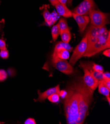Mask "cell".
I'll list each match as a JSON object with an SVG mask.
<instances>
[{"mask_svg": "<svg viewBox=\"0 0 110 124\" xmlns=\"http://www.w3.org/2000/svg\"><path fill=\"white\" fill-rule=\"evenodd\" d=\"M80 93L73 82L67 88L64 97V110L67 123L76 124L79 114Z\"/></svg>", "mask_w": 110, "mask_h": 124, "instance_id": "6da1fadb", "label": "cell"}, {"mask_svg": "<svg viewBox=\"0 0 110 124\" xmlns=\"http://www.w3.org/2000/svg\"><path fill=\"white\" fill-rule=\"evenodd\" d=\"M74 82L80 93L79 114L76 124H82L87 115L88 108L93 101V91L86 85L81 77L77 79Z\"/></svg>", "mask_w": 110, "mask_h": 124, "instance_id": "7a4b0ae2", "label": "cell"}, {"mask_svg": "<svg viewBox=\"0 0 110 124\" xmlns=\"http://www.w3.org/2000/svg\"><path fill=\"white\" fill-rule=\"evenodd\" d=\"M110 47V33L105 26L101 28V32L97 41L89 48H87L83 56L91 57L104 49Z\"/></svg>", "mask_w": 110, "mask_h": 124, "instance_id": "3957f363", "label": "cell"}, {"mask_svg": "<svg viewBox=\"0 0 110 124\" xmlns=\"http://www.w3.org/2000/svg\"><path fill=\"white\" fill-rule=\"evenodd\" d=\"M88 15L91 25L96 27L102 28L110 23L109 14L104 13L95 8L91 9Z\"/></svg>", "mask_w": 110, "mask_h": 124, "instance_id": "277c9868", "label": "cell"}, {"mask_svg": "<svg viewBox=\"0 0 110 124\" xmlns=\"http://www.w3.org/2000/svg\"><path fill=\"white\" fill-rule=\"evenodd\" d=\"M51 63L55 68L66 75H71L74 73V68L67 60L52 56Z\"/></svg>", "mask_w": 110, "mask_h": 124, "instance_id": "5b68a950", "label": "cell"}, {"mask_svg": "<svg viewBox=\"0 0 110 124\" xmlns=\"http://www.w3.org/2000/svg\"><path fill=\"white\" fill-rule=\"evenodd\" d=\"M87 47L88 43L87 38L84 36L74 49L70 59L69 63L72 65H74L78 60L83 56L85 52L87 51Z\"/></svg>", "mask_w": 110, "mask_h": 124, "instance_id": "8992f818", "label": "cell"}, {"mask_svg": "<svg viewBox=\"0 0 110 124\" xmlns=\"http://www.w3.org/2000/svg\"><path fill=\"white\" fill-rule=\"evenodd\" d=\"M96 4L94 0H83L77 7L72 11V12L80 15L86 16L91 9L95 8Z\"/></svg>", "mask_w": 110, "mask_h": 124, "instance_id": "52a82bcc", "label": "cell"}, {"mask_svg": "<svg viewBox=\"0 0 110 124\" xmlns=\"http://www.w3.org/2000/svg\"><path fill=\"white\" fill-rule=\"evenodd\" d=\"M101 28L96 27L92 25L88 28L84 36L87 38L88 43L87 48L91 47L98 39L101 32Z\"/></svg>", "mask_w": 110, "mask_h": 124, "instance_id": "ba28073f", "label": "cell"}, {"mask_svg": "<svg viewBox=\"0 0 110 124\" xmlns=\"http://www.w3.org/2000/svg\"><path fill=\"white\" fill-rule=\"evenodd\" d=\"M84 71V76L83 77V81L87 86L92 90L95 91L98 87V81L96 80L92 75L89 70L87 68L82 67Z\"/></svg>", "mask_w": 110, "mask_h": 124, "instance_id": "9c48e42d", "label": "cell"}, {"mask_svg": "<svg viewBox=\"0 0 110 124\" xmlns=\"http://www.w3.org/2000/svg\"><path fill=\"white\" fill-rule=\"evenodd\" d=\"M72 16L74 18L78 25L80 33L81 34L83 33L90 21L89 16H87L80 15L73 13V12Z\"/></svg>", "mask_w": 110, "mask_h": 124, "instance_id": "30bf717a", "label": "cell"}, {"mask_svg": "<svg viewBox=\"0 0 110 124\" xmlns=\"http://www.w3.org/2000/svg\"><path fill=\"white\" fill-rule=\"evenodd\" d=\"M60 92V86L59 85H56L55 87L51 88L48 89L47 90L45 91L44 93H41L39 91H38V98L37 99L36 101H44L47 97L52 95V94L54 93H59Z\"/></svg>", "mask_w": 110, "mask_h": 124, "instance_id": "8fae6325", "label": "cell"}, {"mask_svg": "<svg viewBox=\"0 0 110 124\" xmlns=\"http://www.w3.org/2000/svg\"><path fill=\"white\" fill-rule=\"evenodd\" d=\"M57 13L59 16H64V17L69 18L72 16V11L66 7L65 5H63L58 3L55 5Z\"/></svg>", "mask_w": 110, "mask_h": 124, "instance_id": "7c38bea8", "label": "cell"}, {"mask_svg": "<svg viewBox=\"0 0 110 124\" xmlns=\"http://www.w3.org/2000/svg\"><path fill=\"white\" fill-rule=\"evenodd\" d=\"M52 56L57 57L61 59L67 60L70 57V52L64 48H54Z\"/></svg>", "mask_w": 110, "mask_h": 124, "instance_id": "4fadbf2b", "label": "cell"}, {"mask_svg": "<svg viewBox=\"0 0 110 124\" xmlns=\"http://www.w3.org/2000/svg\"><path fill=\"white\" fill-rule=\"evenodd\" d=\"M98 91L99 93L106 97L110 96V89H109L103 81L98 82Z\"/></svg>", "mask_w": 110, "mask_h": 124, "instance_id": "5bb4252c", "label": "cell"}, {"mask_svg": "<svg viewBox=\"0 0 110 124\" xmlns=\"http://www.w3.org/2000/svg\"><path fill=\"white\" fill-rule=\"evenodd\" d=\"M43 14L45 22H46L47 25H48L49 26H51L52 25H53L51 14L49 11V10L45 8L43 11Z\"/></svg>", "mask_w": 110, "mask_h": 124, "instance_id": "9a60e30c", "label": "cell"}, {"mask_svg": "<svg viewBox=\"0 0 110 124\" xmlns=\"http://www.w3.org/2000/svg\"><path fill=\"white\" fill-rule=\"evenodd\" d=\"M60 36L62 41L63 42L69 43L71 39V34L70 31V29L60 32Z\"/></svg>", "mask_w": 110, "mask_h": 124, "instance_id": "2e32d148", "label": "cell"}, {"mask_svg": "<svg viewBox=\"0 0 110 124\" xmlns=\"http://www.w3.org/2000/svg\"><path fill=\"white\" fill-rule=\"evenodd\" d=\"M91 68V67H90L89 68V69H88V70H89V71L92 74V75L94 76V77L96 80L98 81V82L99 81H103L104 80V75H103V73H103V72H98V71H94Z\"/></svg>", "mask_w": 110, "mask_h": 124, "instance_id": "e0dca14e", "label": "cell"}, {"mask_svg": "<svg viewBox=\"0 0 110 124\" xmlns=\"http://www.w3.org/2000/svg\"><path fill=\"white\" fill-rule=\"evenodd\" d=\"M58 25L60 32L66 30L67 29H69V27L68 26L66 20L63 18H61L60 19Z\"/></svg>", "mask_w": 110, "mask_h": 124, "instance_id": "ac0fdd59", "label": "cell"}, {"mask_svg": "<svg viewBox=\"0 0 110 124\" xmlns=\"http://www.w3.org/2000/svg\"><path fill=\"white\" fill-rule=\"evenodd\" d=\"M60 33V31L58 26V25L56 24L54 25L51 29V35L53 41H55Z\"/></svg>", "mask_w": 110, "mask_h": 124, "instance_id": "d6986e66", "label": "cell"}, {"mask_svg": "<svg viewBox=\"0 0 110 124\" xmlns=\"http://www.w3.org/2000/svg\"><path fill=\"white\" fill-rule=\"evenodd\" d=\"M65 48L69 52H71L73 51V47L70 45L69 43H65L63 42H59L56 44L54 48Z\"/></svg>", "mask_w": 110, "mask_h": 124, "instance_id": "ffe728a7", "label": "cell"}, {"mask_svg": "<svg viewBox=\"0 0 110 124\" xmlns=\"http://www.w3.org/2000/svg\"><path fill=\"white\" fill-rule=\"evenodd\" d=\"M48 100L49 101H50L52 103H57L59 101L60 95L59 93H54L52 95L49 96L48 97Z\"/></svg>", "mask_w": 110, "mask_h": 124, "instance_id": "44dd1931", "label": "cell"}, {"mask_svg": "<svg viewBox=\"0 0 110 124\" xmlns=\"http://www.w3.org/2000/svg\"><path fill=\"white\" fill-rule=\"evenodd\" d=\"M0 56L3 59H7L9 56V53L7 48L1 49L0 52Z\"/></svg>", "mask_w": 110, "mask_h": 124, "instance_id": "7402d4cb", "label": "cell"}, {"mask_svg": "<svg viewBox=\"0 0 110 124\" xmlns=\"http://www.w3.org/2000/svg\"><path fill=\"white\" fill-rule=\"evenodd\" d=\"M93 70L98 71V72H104V68L103 67L100 65L93 63L92 66L91 68Z\"/></svg>", "mask_w": 110, "mask_h": 124, "instance_id": "603a6c76", "label": "cell"}, {"mask_svg": "<svg viewBox=\"0 0 110 124\" xmlns=\"http://www.w3.org/2000/svg\"><path fill=\"white\" fill-rule=\"evenodd\" d=\"M7 72L3 69L0 70V81H4L7 78Z\"/></svg>", "mask_w": 110, "mask_h": 124, "instance_id": "cb8c5ba5", "label": "cell"}, {"mask_svg": "<svg viewBox=\"0 0 110 124\" xmlns=\"http://www.w3.org/2000/svg\"><path fill=\"white\" fill-rule=\"evenodd\" d=\"M51 14L52 18V20H53V24H54L55 22L57 21V19H58L59 17V15L57 13H56L55 11H53Z\"/></svg>", "mask_w": 110, "mask_h": 124, "instance_id": "d4e9b609", "label": "cell"}, {"mask_svg": "<svg viewBox=\"0 0 110 124\" xmlns=\"http://www.w3.org/2000/svg\"><path fill=\"white\" fill-rule=\"evenodd\" d=\"M36 122L34 119L33 118H28L25 122H24V124H36Z\"/></svg>", "mask_w": 110, "mask_h": 124, "instance_id": "484cf974", "label": "cell"}, {"mask_svg": "<svg viewBox=\"0 0 110 124\" xmlns=\"http://www.w3.org/2000/svg\"><path fill=\"white\" fill-rule=\"evenodd\" d=\"M6 48V42L2 39H0V49Z\"/></svg>", "mask_w": 110, "mask_h": 124, "instance_id": "4316f807", "label": "cell"}, {"mask_svg": "<svg viewBox=\"0 0 110 124\" xmlns=\"http://www.w3.org/2000/svg\"><path fill=\"white\" fill-rule=\"evenodd\" d=\"M103 54H104L105 56L110 57V49H106L105 51H104L103 52Z\"/></svg>", "mask_w": 110, "mask_h": 124, "instance_id": "83f0119b", "label": "cell"}, {"mask_svg": "<svg viewBox=\"0 0 110 124\" xmlns=\"http://www.w3.org/2000/svg\"><path fill=\"white\" fill-rule=\"evenodd\" d=\"M103 81L107 85V87L110 89V79H104Z\"/></svg>", "mask_w": 110, "mask_h": 124, "instance_id": "f1b7e54d", "label": "cell"}, {"mask_svg": "<svg viewBox=\"0 0 110 124\" xmlns=\"http://www.w3.org/2000/svg\"><path fill=\"white\" fill-rule=\"evenodd\" d=\"M104 79H110V74L109 72L103 73Z\"/></svg>", "mask_w": 110, "mask_h": 124, "instance_id": "f546056e", "label": "cell"}, {"mask_svg": "<svg viewBox=\"0 0 110 124\" xmlns=\"http://www.w3.org/2000/svg\"><path fill=\"white\" fill-rule=\"evenodd\" d=\"M50 2V3L52 5L55 6V5H56L58 2V0H48Z\"/></svg>", "mask_w": 110, "mask_h": 124, "instance_id": "4dcf8cb0", "label": "cell"}, {"mask_svg": "<svg viewBox=\"0 0 110 124\" xmlns=\"http://www.w3.org/2000/svg\"><path fill=\"white\" fill-rule=\"evenodd\" d=\"M58 1L60 4L66 5L67 2V0H58Z\"/></svg>", "mask_w": 110, "mask_h": 124, "instance_id": "1f68e13d", "label": "cell"}, {"mask_svg": "<svg viewBox=\"0 0 110 124\" xmlns=\"http://www.w3.org/2000/svg\"><path fill=\"white\" fill-rule=\"evenodd\" d=\"M72 2H73V0H67V5H68L69 6H70L72 4Z\"/></svg>", "mask_w": 110, "mask_h": 124, "instance_id": "d6a6232c", "label": "cell"}, {"mask_svg": "<svg viewBox=\"0 0 110 124\" xmlns=\"http://www.w3.org/2000/svg\"><path fill=\"white\" fill-rule=\"evenodd\" d=\"M107 98L108 101V102H109V103L110 104V96H107Z\"/></svg>", "mask_w": 110, "mask_h": 124, "instance_id": "836d02e7", "label": "cell"}, {"mask_svg": "<svg viewBox=\"0 0 110 124\" xmlns=\"http://www.w3.org/2000/svg\"><path fill=\"white\" fill-rule=\"evenodd\" d=\"M2 124V123H1V122H0V124Z\"/></svg>", "mask_w": 110, "mask_h": 124, "instance_id": "e575fe53", "label": "cell"}]
</instances>
